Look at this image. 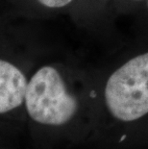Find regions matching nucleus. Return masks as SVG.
I'll return each instance as SVG.
<instances>
[{"label":"nucleus","instance_id":"1","mask_svg":"<svg viewBox=\"0 0 148 149\" xmlns=\"http://www.w3.org/2000/svg\"><path fill=\"white\" fill-rule=\"evenodd\" d=\"M23 107L33 123L56 131L72 122L79 112V101L58 69L46 65L28 80Z\"/></svg>","mask_w":148,"mask_h":149},{"label":"nucleus","instance_id":"2","mask_svg":"<svg viewBox=\"0 0 148 149\" xmlns=\"http://www.w3.org/2000/svg\"><path fill=\"white\" fill-rule=\"evenodd\" d=\"M104 100L110 115L121 123L148 116V52L113 72L104 88Z\"/></svg>","mask_w":148,"mask_h":149},{"label":"nucleus","instance_id":"3","mask_svg":"<svg viewBox=\"0 0 148 149\" xmlns=\"http://www.w3.org/2000/svg\"><path fill=\"white\" fill-rule=\"evenodd\" d=\"M28 80L17 66L0 59V116L24 106Z\"/></svg>","mask_w":148,"mask_h":149},{"label":"nucleus","instance_id":"4","mask_svg":"<svg viewBox=\"0 0 148 149\" xmlns=\"http://www.w3.org/2000/svg\"><path fill=\"white\" fill-rule=\"evenodd\" d=\"M37 1L48 8H62L68 5L72 0H37Z\"/></svg>","mask_w":148,"mask_h":149},{"label":"nucleus","instance_id":"5","mask_svg":"<svg viewBox=\"0 0 148 149\" xmlns=\"http://www.w3.org/2000/svg\"><path fill=\"white\" fill-rule=\"evenodd\" d=\"M4 148L5 149H9V148H6V147H0V149H4Z\"/></svg>","mask_w":148,"mask_h":149},{"label":"nucleus","instance_id":"6","mask_svg":"<svg viewBox=\"0 0 148 149\" xmlns=\"http://www.w3.org/2000/svg\"><path fill=\"white\" fill-rule=\"evenodd\" d=\"M147 3H148V1H147Z\"/></svg>","mask_w":148,"mask_h":149}]
</instances>
